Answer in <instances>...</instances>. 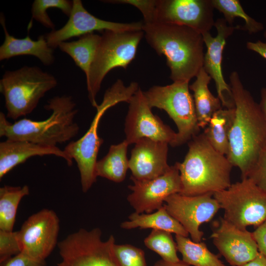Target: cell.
Instances as JSON below:
<instances>
[{
    "instance_id": "cell-12",
    "label": "cell",
    "mask_w": 266,
    "mask_h": 266,
    "mask_svg": "<svg viewBox=\"0 0 266 266\" xmlns=\"http://www.w3.org/2000/svg\"><path fill=\"white\" fill-rule=\"evenodd\" d=\"M59 218L54 211L44 208L31 215L18 232L21 252L46 260L58 244Z\"/></svg>"
},
{
    "instance_id": "cell-37",
    "label": "cell",
    "mask_w": 266,
    "mask_h": 266,
    "mask_svg": "<svg viewBox=\"0 0 266 266\" xmlns=\"http://www.w3.org/2000/svg\"><path fill=\"white\" fill-rule=\"evenodd\" d=\"M252 233L259 252L266 257V221L257 227Z\"/></svg>"
},
{
    "instance_id": "cell-41",
    "label": "cell",
    "mask_w": 266,
    "mask_h": 266,
    "mask_svg": "<svg viewBox=\"0 0 266 266\" xmlns=\"http://www.w3.org/2000/svg\"><path fill=\"white\" fill-rule=\"evenodd\" d=\"M261 110L266 120V88L264 87L261 90V101L259 103Z\"/></svg>"
},
{
    "instance_id": "cell-38",
    "label": "cell",
    "mask_w": 266,
    "mask_h": 266,
    "mask_svg": "<svg viewBox=\"0 0 266 266\" xmlns=\"http://www.w3.org/2000/svg\"><path fill=\"white\" fill-rule=\"evenodd\" d=\"M246 47L248 50L256 52L266 59V42H264L261 40L256 42L248 41L246 43Z\"/></svg>"
},
{
    "instance_id": "cell-34",
    "label": "cell",
    "mask_w": 266,
    "mask_h": 266,
    "mask_svg": "<svg viewBox=\"0 0 266 266\" xmlns=\"http://www.w3.org/2000/svg\"><path fill=\"white\" fill-rule=\"evenodd\" d=\"M104 1L112 3L132 5L141 12L145 24H151L157 22V7L158 0H115Z\"/></svg>"
},
{
    "instance_id": "cell-27",
    "label": "cell",
    "mask_w": 266,
    "mask_h": 266,
    "mask_svg": "<svg viewBox=\"0 0 266 266\" xmlns=\"http://www.w3.org/2000/svg\"><path fill=\"white\" fill-rule=\"evenodd\" d=\"M175 240L177 250L185 263L194 266H225L204 242H195L188 237L176 234Z\"/></svg>"
},
{
    "instance_id": "cell-30",
    "label": "cell",
    "mask_w": 266,
    "mask_h": 266,
    "mask_svg": "<svg viewBox=\"0 0 266 266\" xmlns=\"http://www.w3.org/2000/svg\"><path fill=\"white\" fill-rule=\"evenodd\" d=\"M214 8L222 13L224 19L231 25L238 17L245 22V29L249 33H257L264 29L263 24L249 16L238 0H211Z\"/></svg>"
},
{
    "instance_id": "cell-18",
    "label": "cell",
    "mask_w": 266,
    "mask_h": 266,
    "mask_svg": "<svg viewBox=\"0 0 266 266\" xmlns=\"http://www.w3.org/2000/svg\"><path fill=\"white\" fill-rule=\"evenodd\" d=\"M210 237L231 266H242L253 260L259 252L252 233L237 228L222 217L219 227Z\"/></svg>"
},
{
    "instance_id": "cell-29",
    "label": "cell",
    "mask_w": 266,
    "mask_h": 266,
    "mask_svg": "<svg viewBox=\"0 0 266 266\" xmlns=\"http://www.w3.org/2000/svg\"><path fill=\"white\" fill-rule=\"evenodd\" d=\"M171 233L161 230L153 229L144 239L145 245L159 254L162 259L169 263H178L181 260L177 255V245Z\"/></svg>"
},
{
    "instance_id": "cell-4",
    "label": "cell",
    "mask_w": 266,
    "mask_h": 266,
    "mask_svg": "<svg viewBox=\"0 0 266 266\" xmlns=\"http://www.w3.org/2000/svg\"><path fill=\"white\" fill-rule=\"evenodd\" d=\"M181 181L180 194L194 196L228 188L233 166L226 156L217 151L203 133L188 142V151L182 162L175 163Z\"/></svg>"
},
{
    "instance_id": "cell-24",
    "label": "cell",
    "mask_w": 266,
    "mask_h": 266,
    "mask_svg": "<svg viewBox=\"0 0 266 266\" xmlns=\"http://www.w3.org/2000/svg\"><path fill=\"white\" fill-rule=\"evenodd\" d=\"M234 116V107H222L213 114L202 133L210 145L225 156L229 152V135Z\"/></svg>"
},
{
    "instance_id": "cell-6",
    "label": "cell",
    "mask_w": 266,
    "mask_h": 266,
    "mask_svg": "<svg viewBox=\"0 0 266 266\" xmlns=\"http://www.w3.org/2000/svg\"><path fill=\"white\" fill-rule=\"evenodd\" d=\"M58 84L51 74L37 66L6 70L0 80L6 117L13 120L31 113L45 94Z\"/></svg>"
},
{
    "instance_id": "cell-13",
    "label": "cell",
    "mask_w": 266,
    "mask_h": 266,
    "mask_svg": "<svg viewBox=\"0 0 266 266\" xmlns=\"http://www.w3.org/2000/svg\"><path fill=\"white\" fill-rule=\"evenodd\" d=\"M164 206L168 213L177 220L195 242H200L203 232L200 226L209 222L220 206L213 193L194 196L179 193L172 194L165 200Z\"/></svg>"
},
{
    "instance_id": "cell-1",
    "label": "cell",
    "mask_w": 266,
    "mask_h": 266,
    "mask_svg": "<svg viewBox=\"0 0 266 266\" xmlns=\"http://www.w3.org/2000/svg\"><path fill=\"white\" fill-rule=\"evenodd\" d=\"M235 116L229 135L226 156L246 178L266 146V120L259 103L244 88L237 71L230 76Z\"/></svg>"
},
{
    "instance_id": "cell-19",
    "label": "cell",
    "mask_w": 266,
    "mask_h": 266,
    "mask_svg": "<svg viewBox=\"0 0 266 266\" xmlns=\"http://www.w3.org/2000/svg\"><path fill=\"white\" fill-rule=\"evenodd\" d=\"M168 144L143 138L137 141L129 160L130 178L139 181L157 178L169 170L167 162Z\"/></svg>"
},
{
    "instance_id": "cell-17",
    "label": "cell",
    "mask_w": 266,
    "mask_h": 266,
    "mask_svg": "<svg viewBox=\"0 0 266 266\" xmlns=\"http://www.w3.org/2000/svg\"><path fill=\"white\" fill-rule=\"evenodd\" d=\"M214 27L217 32L215 37L212 36L209 32L202 34L206 47L202 67L214 80L218 97L223 107L233 108L234 107V104L231 87L226 82L222 73V55L227 39L239 27L228 26L224 18L218 19L215 22Z\"/></svg>"
},
{
    "instance_id": "cell-9",
    "label": "cell",
    "mask_w": 266,
    "mask_h": 266,
    "mask_svg": "<svg viewBox=\"0 0 266 266\" xmlns=\"http://www.w3.org/2000/svg\"><path fill=\"white\" fill-rule=\"evenodd\" d=\"M213 197L224 211L223 218L238 228H257L266 221V192L247 178L214 193Z\"/></svg>"
},
{
    "instance_id": "cell-14",
    "label": "cell",
    "mask_w": 266,
    "mask_h": 266,
    "mask_svg": "<svg viewBox=\"0 0 266 266\" xmlns=\"http://www.w3.org/2000/svg\"><path fill=\"white\" fill-rule=\"evenodd\" d=\"M69 19L61 29L52 30L45 34L48 45L53 49L62 42L75 36L93 33L94 31L142 30L143 22L118 23L100 19L89 13L80 0L72 1Z\"/></svg>"
},
{
    "instance_id": "cell-25",
    "label": "cell",
    "mask_w": 266,
    "mask_h": 266,
    "mask_svg": "<svg viewBox=\"0 0 266 266\" xmlns=\"http://www.w3.org/2000/svg\"><path fill=\"white\" fill-rule=\"evenodd\" d=\"M129 145L125 139L118 144L111 145L107 154L96 163V176L103 177L116 183L124 181L129 168V161L127 156Z\"/></svg>"
},
{
    "instance_id": "cell-11",
    "label": "cell",
    "mask_w": 266,
    "mask_h": 266,
    "mask_svg": "<svg viewBox=\"0 0 266 266\" xmlns=\"http://www.w3.org/2000/svg\"><path fill=\"white\" fill-rule=\"evenodd\" d=\"M128 103L124 132L125 140L129 145L135 144L141 138H148L175 147L177 133L153 113L140 88Z\"/></svg>"
},
{
    "instance_id": "cell-33",
    "label": "cell",
    "mask_w": 266,
    "mask_h": 266,
    "mask_svg": "<svg viewBox=\"0 0 266 266\" xmlns=\"http://www.w3.org/2000/svg\"><path fill=\"white\" fill-rule=\"evenodd\" d=\"M20 252L17 231L0 230V265Z\"/></svg>"
},
{
    "instance_id": "cell-3",
    "label": "cell",
    "mask_w": 266,
    "mask_h": 266,
    "mask_svg": "<svg viewBox=\"0 0 266 266\" xmlns=\"http://www.w3.org/2000/svg\"><path fill=\"white\" fill-rule=\"evenodd\" d=\"M71 96H56L48 100L44 108L52 113L46 119L35 121L23 118L14 123L0 112V136L6 139L24 140L41 145L56 146L71 140L78 133L75 121L78 110Z\"/></svg>"
},
{
    "instance_id": "cell-15",
    "label": "cell",
    "mask_w": 266,
    "mask_h": 266,
    "mask_svg": "<svg viewBox=\"0 0 266 266\" xmlns=\"http://www.w3.org/2000/svg\"><path fill=\"white\" fill-rule=\"evenodd\" d=\"M133 184L128 186L132 193L127 200L138 213H151L164 205L168 196L181 191L179 171L175 164L164 174L149 180L139 181L130 178Z\"/></svg>"
},
{
    "instance_id": "cell-32",
    "label": "cell",
    "mask_w": 266,
    "mask_h": 266,
    "mask_svg": "<svg viewBox=\"0 0 266 266\" xmlns=\"http://www.w3.org/2000/svg\"><path fill=\"white\" fill-rule=\"evenodd\" d=\"M113 253L120 266H147L143 250L129 244L113 245Z\"/></svg>"
},
{
    "instance_id": "cell-40",
    "label": "cell",
    "mask_w": 266,
    "mask_h": 266,
    "mask_svg": "<svg viewBox=\"0 0 266 266\" xmlns=\"http://www.w3.org/2000/svg\"><path fill=\"white\" fill-rule=\"evenodd\" d=\"M153 266H190L185 263L182 260L178 263H169L163 260L157 261Z\"/></svg>"
},
{
    "instance_id": "cell-21",
    "label": "cell",
    "mask_w": 266,
    "mask_h": 266,
    "mask_svg": "<svg viewBox=\"0 0 266 266\" xmlns=\"http://www.w3.org/2000/svg\"><path fill=\"white\" fill-rule=\"evenodd\" d=\"M0 23L5 35L4 42L0 47V61L17 56L32 55L38 58L45 66L53 64L54 49L48 45L44 35H40L36 40H33L29 33L23 38H17L8 33L2 13L0 14Z\"/></svg>"
},
{
    "instance_id": "cell-5",
    "label": "cell",
    "mask_w": 266,
    "mask_h": 266,
    "mask_svg": "<svg viewBox=\"0 0 266 266\" xmlns=\"http://www.w3.org/2000/svg\"><path fill=\"white\" fill-rule=\"evenodd\" d=\"M139 88L137 82H132L126 86L121 80H117L106 90L101 103L96 107V113L88 131L81 138L70 141L65 147L64 151L76 163L83 193L88 192L97 177L95 166L99 149L103 142L98 134L100 120L110 107L121 102L128 103Z\"/></svg>"
},
{
    "instance_id": "cell-22",
    "label": "cell",
    "mask_w": 266,
    "mask_h": 266,
    "mask_svg": "<svg viewBox=\"0 0 266 266\" xmlns=\"http://www.w3.org/2000/svg\"><path fill=\"white\" fill-rule=\"evenodd\" d=\"M195 81L189 88L193 93V99L199 126L204 129L208 124L211 117L223 106L217 97L210 91L208 84L211 79L203 67L197 76Z\"/></svg>"
},
{
    "instance_id": "cell-8",
    "label": "cell",
    "mask_w": 266,
    "mask_h": 266,
    "mask_svg": "<svg viewBox=\"0 0 266 266\" xmlns=\"http://www.w3.org/2000/svg\"><path fill=\"white\" fill-rule=\"evenodd\" d=\"M189 82H173L166 86H153L143 92L150 108L165 110L177 129L175 147L189 142L199 134V126L193 96Z\"/></svg>"
},
{
    "instance_id": "cell-2",
    "label": "cell",
    "mask_w": 266,
    "mask_h": 266,
    "mask_svg": "<svg viewBox=\"0 0 266 266\" xmlns=\"http://www.w3.org/2000/svg\"><path fill=\"white\" fill-rule=\"evenodd\" d=\"M142 31L148 44L166 57L173 82H189L203 67L201 33L185 26L160 22L144 23Z\"/></svg>"
},
{
    "instance_id": "cell-23",
    "label": "cell",
    "mask_w": 266,
    "mask_h": 266,
    "mask_svg": "<svg viewBox=\"0 0 266 266\" xmlns=\"http://www.w3.org/2000/svg\"><path fill=\"white\" fill-rule=\"evenodd\" d=\"M129 221L122 222L120 227L126 230L136 228L140 229H152L165 231L184 237H188L189 233L183 226L171 216L163 205L155 212L130 214Z\"/></svg>"
},
{
    "instance_id": "cell-31",
    "label": "cell",
    "mask_w": 266,
    "mask_h": 266,
    "mask_svg": "<svg viewBox=\"0 0 266 266\" xmlns=\"http://www.w3.org/2000/svg\"><path fill=\"white\" fill-rule=\"evenodd\" d=\"M72 4V1L68 0H34L32 5V19L47 28L55 30V25L48 16L47 10L50 8H58L69 17Z\"/></svg>"
},
{
    "instance_id": "cell-35",
    "label": "cell",
    "mask_w": 266,
    "mask_h": 266,
    "mask_svg": "<svg viewBox=\"0 0 266 266\" xmlns=\"http://www.w3.org/2000/svg\"><path fill=\"white\" fill-rule=\"evenodd\" d=\"M246 178L266 192V146L261 152Z\"/></svg>"
},
{
    "instance_id": "cell-10",
    "label": "cell",
    "mask_w": 266,
    "mask_h": 266,
    "mask_svg": "<svg viewBox=\"0 0 266 266\" xmlns=\"http://www.w3.org/2000/svg\"><path fill=\"white\" fill-rule=\"evenodd\" d=\"M115 238L102 239L100 228H80L58 242L61 258L57 266H120L113 253Z\"/></svg>"
},
{
    "instance_id": "cell-28",
    "label": "cell",
    "mask_w": 266,
    "mask_h": 266,
    "mask_svg": "<svg viewBox=\"0 0 266 266\" xmlns=\"http://www.w3.org/2000/svg\"><path fill=\"white\" fill-rule=\"evenodd\" d=\"M29 194V188L26 185L0 188V230L13 231L19 204Z\"/></svg>"
},
{
    "instance_id": "cell-16",
    "label": "cell",
    "mask_w": 266,
    "mask_h": 266,
    "mask_svg": "<svg viewBox=\"0 0 266 266\" xmlns=\"http://www.w3.org/2000/svg\"><path fill=\"white\" fill-rule=\"evenodd\" d=\"M211 0H158L157 22L191 28L202 34L214 26Z\"/></svg>"
},
{
    "instance_id": "cell-39",
    "label": "cell",
    "mask_w": 266,
    "mask_h": 266,
    "mask_svg": "<svg viewBox=\"0 0 266 266\" xmlns=\"http://www.w3.org/2000/svg\"><path fill=\"white\" fill-rule=\"evenodd\" d=\"M242 266H266V257L259 252L253 260Z\"/></svg>"
},
{
    "instance_id": "cell-20",
    "label": "cell",
    "mask_w": 266,
    "mask_h": 266,
    "mask_svg": "<svg viewBox=\"0 0 266 266\" xmlns=\"http://www.w3.org/2000/svg\"><path fill=\"white\" fill-rule=\"evenodd\" d=\"M55 155L64 159L68 166L73 160L58 147L24 141L6 139L0 143V179L13 168L34 156Z\"/></svg>"
},
{
    "instance_id": "cell-36",
    "label": "cell",
    "mask_w": 266,
    "mask_h": 266,
    "mask_svg": "<svg viewBox=\"0 0 266 266\" xmlns=\"http://www.w3.org/2000/svg\"><path fill=\"white\" fill-rule=\"evenodd\" d=\"M0 266H47L46 260L34 259L20 252L0 264Z\"/></svg>"
},
{
    "instance_id": "cell-26",
    "label": "cell",
    "mask_w": 266,
    "mask_h": 266,
    "mask_svg": "<svg viewBox=\"0 0 266 266\" xmlns=\"http://www.w3.org/2000/svg\"><path fill=\"white\" fill-rule=\"evenodd\" d=\"M101 39L94 33L79 37L77 40L64 41L59 45L60 50L68 54L88 76Z\"/></svg>"
},
{
    "instance_id": "cell-7",
    "label": "cell",
    "mask_w": 266,
    "mask_h": 266,
    "mask_svg": "<svg viewBox=\"0 0 266 266\" xmlns=\"http://www.w3.org/2000/svg\"><path fill=\"white\" fill-rule=\"evenodd\" d=\"M144 36L140 31L105 30L86 78L88 97L96 107V97L106 74L116 67L126 69L134 59L139 42Z\"/></svg>"
}]
</instances>
